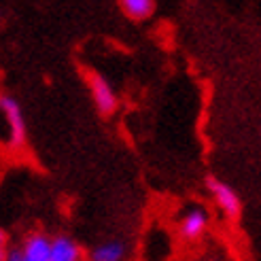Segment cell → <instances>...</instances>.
Listing matches in <instances>:
<instances>
[{
  "instance_id": "cell-5",
  "label": "cell",
  "mask_w": 261,
  "mask_h": 261,
  "mask_svg": "<svg viewBox=\"0 0 261 261\" xmlns=\"http://www.w3.org/2000/svg\"><path fill=\"white\" fill-rule=\"evenodd\" d=\"M23 261H49L51 257V238L43 231H32L19 244Z\"/></svg>"
},
{
  "instance_id": "cell-9",
  "label": "cell",
  "mask_w": 261,
  "mask_h": 261,
  "mask_svg": "<svg viewBox=\"0 0 261 261\" xmlns=\"http://www.w3.org/2000/svg\"><path fill=\"white\" fill-rule=\"evenodd\" d=\"M7 253H9V236L5 229H0V261L7 259Z\"/></svg>"
},
{
  "instance_id": "cell-6",
  "label": "cell",
  "mask_w": 261,
  "mask_h": 261,
  "mask_svg": "<svg viewBox=\"0 0 261 261\" xmlns=\"http://www.w3.org/2000/svg\"><path fill=\"white\" fill-rule=\"evenodd\" d=\"M129 246L125 240L119 238H111V240H102L96 246H91V251L87 253L89 261H125Z\"/></svg>"
},
{
  "instance_id": "cell-4",
  "label": "cell",
  "mask_w": 261,
  "mask_h": 261,
  "mask_svg": "<svg viewBox=\"0 0 261 261\" xmlns=\"http://www.w3.org/2000/svg\"><path fill=\"white\" fill-rule=\"evenodd\" d=\"M206 189L208 193L213 195L215 204L223 211L229 219H238L242 213V202H240V195L236 193L231 185H227L225 180H221L217 176H208L206 178Z\"/></svg>"
},
{
  "instance_id": "cell-2",
  "label": "cell",
  "mask_w": 261,
  "mask_h": 261,
  "mask_svg": "<svg viewBox=\"0 0 261 261\" xmlns=\"http://www.w3.org/2000/svg\"><path fill=\"white\" fill-rule=\"evenodd\" d=\"M208 225H211V215L204 206H189L185 208V213L178 217V223H176V231L178 236L185 240V242H193V240H200Z\"/></svg>"
},
{
  "instance_id": "cell-1",
  "label": "cell",
  "mask_w": 261,
  "mask_h": 261,
  "mask_svg": "<svg viewBox=\"0 0 261 261\" xmlns=\"http://www.w3.org/2000/svg\"><path fill=\"white\" fill-rule=\"evenodd\" d=\"M85 81H87L91 100H94L98 113L102 117H111L117 111V107H119V98H117V91L111 85V81L96 70H87Z\"/></svg>"
},
{
  "instance_id": "cell-11",
  "label": "cell",
  "mask_w": 261,
  "mask_h": 261,
  "mask_svg": "<svg viewBox=\"0 0 261 261\" xmlns=\"http://www.w3.org/2000/svg\"><path fill=\"white\" fill-rule=\"evenodd\" d=\"M0 21H3V11H0Z\"/></svg>"
},
{
  "instance_id": "cell-3",
  "label": "cell",
  "mask_w": 261,
  "mask_h": 261,
  "mask_svg": "<svg viewBox=\"0 0 261 261\" xmlns=\"http://www.w3.org/2000/svg\"><path fill=\"white\" fill-rule=\"evenodd\" d=\"M0 113L5 115L7 125H9L11 147H23L25 138H28V127H25L21 104L13 96H0Z\"/></svg>"
},
{
  "instance_id": "cell-10",
  "label": "cell",
  "mask_w": 261,
  "mask_h": 261,
  "mask_svg": "<svg viewBox=\"0 0 261 261\" xmlns=\"http://www.w3.org/2000/svg\"><path fill=\"white\" fill-rule=\"evenodd\" d=\"M5 261H23L21 259V251H19V246H13V249H9L7 253V259Z\"/></svg>"
},
{
  "instance_id": "cell-7",
  "label": "cell",
  "mask_w": 261,
  "mask_h": 261,
  "mask_svg": "<svg viewBox=\"0 0 261 261\" xmlns=\"http://www.w3.org/2000/svg\"><path fill=\"white\" fill-rule=\"evenodd\" d=\"M49 261H83L81 246L72 236L60 233V236L51 238V257Z\"/></svg>"
},
{
  "instance_id": "cell-8",
  "label": "cell",
  "mask_w": 261,
  "mask_h": 261,
  "mask_svg": "<svg viewBox=\"0 0 261 261\" xmlns=\"http://www.w3.org/2000/svg\"><path fill=\"white\" fill-rule=\"evenodd\" d=\"M119 7L123 11V15H127L134 21H142V19L151 17L153 11H155L153 0H121Z\"/></svg>"
}]
</instances>
